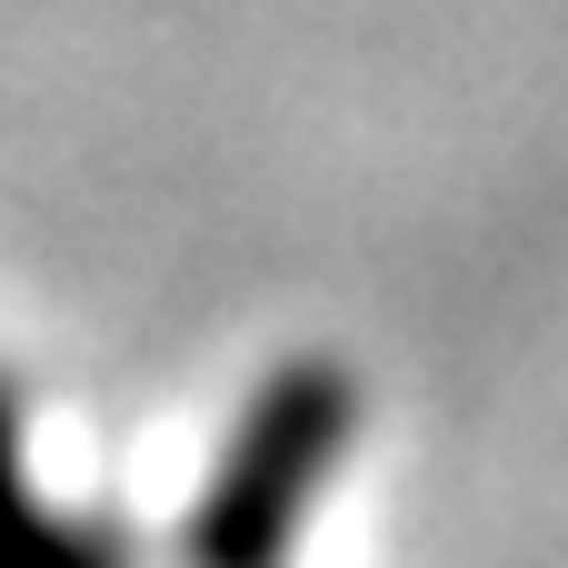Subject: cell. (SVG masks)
<instances>
[{
	"label": "cell",
	"instance_id": "cell-2",
	"mask_svg": "<svg viewBox=\"0 0 568 568\" xmlns=\"http://www.w3.org/2000/svg\"><path fill=\"white\" fill-rule=\"evenodd\" d=\"M0 568H110L100 539L60 529L40 509V489L20 479V439H10V409H0Z\"/></svg>",
	"mask_w": 568,
	"mask_h": 568
},
{
	"label": "cell",
	"instance_id": "cell-1",
	"mask_svg": "<svg viewBox=\"0 0 568 568\" xmlns=\"http://www.w3.org/2000/svg\"><path fill=\"white\" fill-rule=\"evenodd\" d=\"M339 449H349V389L329 369H290L250 409V429L230 439V459H220V479H210V499L190 519V559L200 568H280L290 529L329 489Z\"/></svg>",
	"mask_w": 568,
	"mask_h": 568
}]
</instances>
